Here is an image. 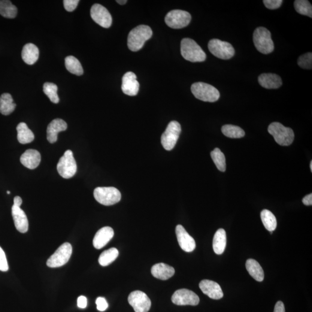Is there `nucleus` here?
<instances>
[{"instance_id":"f257e3e1","label":"nucleus","mask_w":312,"mask_h":312,"mask_svg":"<svg viewBox=\"0 0 312 312\" xmlns=\"http://www.w3.org/2000/svg\"><path fill=\"white\" fill-rule=\"evenodd\" d=\"M153 32L150 27L146 25H139L130 32L127 45L130 50L137 51L144 47L145 42L152 36Z\"/></svg>"},{"instance_id":"f03ea898","label":"nucleus","mask_w":312,"mask_h":312,"mask_svg":"<svg viewBox=\"0 0 312 312\" xmlns=\"http://www.w3.org/2000/svg\"><path fill=\"white\" fill-rule=\"evenodd\" d=\"M181 56L190 62H202L207 58V55L202 48L195 41L190 38H184L181 41Z\"/></svg>"},{"instance_id":"7ed1b4c3","label":"nucleus","mask_w":312,"mask_h":312,"mask_svg":"<svg viewBox=\"0 0 312 312\" xmlns=\"http://www.w3.org/2000/svg\"><path fill=\"white\" fill-rule=\"evenodd\" d=\"M253 39L254 46L260 53L268 54L274 51V44L271 33L265 27H260L254 30Z\"/></svg>"},{"instance_id":"20e7f679","label":"nucleus","mask_w":312,"mask_h":312,"mask_svg":"<svg viewBox=\"0 0 312 312\" xmlns=\"http://www.w3.org/2000/svg\"><path fill=\"white\" fill-rule=\"evenodd\" d=\"M269 134L273 136L277 143L281 146H289L295 139V133L289 127H284L281 123L274 122L268 126Z\"/></svg>"},{"instance_id":"39448f33","label":"nucleus","mask_w":312,"mask_h":312,"mask_svg":"<svg viewBox=\"0 0 312 312\" xmlns=\"http://www.w3.org/2000/svg\"><path fill=\"white\" fill-rule=\"evenodd\" d=\"M191 90L196 99L202 101L213 102L220 98V93L216 88L208 83L196 82L192 84Z\"/></svg>"},{"instance_id":"423d86ee","label":"nucleus","mask_w":312,"mask_h":312,"mask_svg":"<svg viewBox=\"0 0 312 312\" xmlns=\"http://www.w3.org/2000/svg\"><path fill=\"white\" fill-rule=\"evenodd\" d=\"M96 201L105 206L113 205L120 201L121 193L114 187H99L94 191Z\"/></svg>"},{"instance_id":"0eeeda50","label":"nucleus","mask_w":312,"mask_h":312,"mask_svg":"<svg viewBox=\"0 0 312 312\" xmlns=\"http://www.w3.org/2000/svg\"><path fill=\"white\" fill-rule=\"evenodd\" d=\"M57 169L63 178L69 179L74 177L77 171V165L71 150L65 151L57 164Z\"/></svg>"},{"instance_id":"6e6552de","label":"nucleus","mask_w":312,"mask_h":312,"mask_svg":"<svg viewBox=\"0 0 312 312\" xmlns=\"http://www.w3.org/2000/svg\"><path fill=\"white\" fill-rule=\"evenodd\" d=\"M208 49L211 53L217 58L229 60L235 54V49L229 42L218 39H213L209 42Z\"/></svg>"},{"instance_id":"1a4fd4ad","label":"nucleus","mask_w":312,"mask_h":312,"mask_svg":"<svg viewBox=\"0 0 312 312\" xmlns=\"http://www.w3.org/2000/svg\"><path fill=\"white\" fill-rule=\"evenodd\" d=\"M72 247L69 243L63 244L48 260L47 265L50 268H59L65 265L71 258Z\"/></svg>"},{"instance_id":"9d476101","label":"nucleus","mask_w":312,"mask_h":312,"mask_svg":"<svg viewBox=\"0 0 312 312\" xmlns=\"http://www.w3.org/2000/svg\"><path fill=\"white\" fill-rule=\"evenodd\" d=\"M181 132V126L177 121H172L168 124L163 133L161 142L163 147L166 150L174 149Z\"/></svg>"},{"instance_id":"9b49d317","label":"nucleus","mask_w":312,"mask_h":312,"mask_svg":"<svg viewBox=\"0 0 312 312\" xmlns=\"http://www.w3.org/2000/svg\"><path fill=\"white\" fill-rule=\"evenodd\" d=\"M192 16L188 12L182 10H173L166 14L165 22L172 29L184 28L189 25Z\"/></svg>"},{"instance_id":"f8f14e48","label":"nucleus","mask_w":312,"mask_h":312,"mask_svg":"<svg viewBox=\"0 0 312 312\" xmlns=\"http://www.w3.org/2000/svg\"><path fill=\"white\" fill-rule=\"evenodd\" d=\"M128 302L135 312H148L151 307L150 298L141 291H134L130 293Z\"/></svg>"},{"instance_id":"ddd939ff","label":"nucleus","mask_w":312,"mask_h":312,"mask_svg":"<svg viewBox=\"0 0 312 312\" xmlns=\"http://www.w3.org/2000/svg\"><path fill=\"white\" fill-rule=\"evenodd\" d=\"M171 299L174 304L180 306H196L199 303V296L192 291L186 289L176 291Z\"/></svg>"},{"instance_id":"4468645a","label":"nucleus","mask_w":312,"mask_h":312,"mask_svg":"<svg viewBox=\"0 0 312 312\" xmlns=\"http://www.w3.org/2000/svg\"><path fill=\"white\" fill-rule=\"evenodd\" d=\"M90 15L92 19L104 28H109L113 23V18L110 12L101 5H93L91 8Z\"/></svg>"},{"instance_id":"2eb2a0df","label":"nucleus","mask_w":312,"mask_h":312,"mask_svg":"<svg viewBox=\"0 0 312 312\" xmlns=\"http://www.w3.org/2000/svg\"><path fill=\"white\" fill-rule=\"evenodd\" d=\"M179 245L181 249L186 252L195 250L196 244L195 239L188 234L185 229L181 225H178L175 230Z\"/></svg>"},{"instance_id":"dca6fc26","label":"nucleus","mask_w":312,"mask_h":312,"mask_svg":"<svg viewBox=\"0 0 312 312\" xmlns=\"http://www.w3.org/2000/svg\"><path fill=\"white\" fill-rule=\"evenodd\" d=\"M139 83L137 76L132 72H127L122 78V90L126 95L135 96L139 92Z\"/></svg>"},{"instance_id":"f3484780","label":"nucleus","mask_w":312,"mask_h":312,"mask_svg":"<svg viewBox=\"0 0 312 312\" xmlns=\"http://www.w3.org/2000/svg\"><path fill=\"white\" fill-rule=\"evenodd\" d=\"M199 287L203 293L212 299H220L223 297L222 288L215 281L203 280L199 283Z\"/></svg>"},{"instance_id":"a211bd4d","label":"nucleus","mask_w":312,"mask_h":312,"mask_svg":"<svg viewBox=\"0 0 312 312\" xmlns=\"http://www.w3.org/2000/svg\"><path fill=\"white\" fill-rule=\"evenodd\" d=\"M114 230L110 227H104L99 230L93 239V246L97 249H101L114 237Z\"/></svg>"},{"instance_id":"6ab92c4d","label":"nucleus","mask_w":312,"mask_h":312,"mask_svg":"<svg viewBox=\"0 0 312 312\" xmlns=\"http://www.w3.org/2000/svg\"><path fill=\"white\" fill-rule=\"evenodd\" d=\"M12 215L17 231L21 233L27 232L29 229V222L25 212L20 207L13 205L12 207Z\"/></svg>"},{"instance_id":"aec40b11","label":"nucleus","mask_w":312,"mask_h":312,"mask_svg":"<svg viewBox=\"0 0 312 312\" xmlns=\"http://www.w3.org/2000/svg\"><path fill=\"white\" fill-rule=\"evenodd\" d=\"M67 129V124L61 119H56L51 121L47 128V139L50 144H54L57 141V135L60 132L65 131Z\"/></svg>"},{"instance_id":"412c9836","label":"nucleus","mask_w":312,"mask_h":312,"mask_svg":"<svg viewBox=\"0 0 312 312\" xmlns=\"http://www.w3.org/2000/svg\"><path fill=\"white\" fill-rule=\"evenodd\" d=\"M41 159V154L38 151L28 149L21 156L20 162L26 168L34 169L39 165Z\"/></svg>"},{"instance_id":"4be33fe9","label":"nucleus","mask_w":312,"mask_h":312,"mask_svg":"<svg viewBox=\"0 0 312 312\" xmlns=\"http://www.w3.org/2000/svg\"><path fill=\"white\" fill-rule=\"evenodd\" d=\"M175 272L172 266L164 263H156L151 269V274L153 277L162 280H168L173 277Z\"/></svg>"},{"instance_id":"5701e85b","label":"nucleus","mask_w":312,"mask_h":312,"mask_svg":"<svg viewBox=\"0 0 312 312\" xmlns=\"http://www.w3.org/2000/svg\"><path fill=\"white\" fill-rule=\"evenodd\" d=\"M259 83L263 87L268 89H277L282 85V81L279 76L272 73L260 75Z\"/></svg>"},{"instance_id":"b1692460","label":"nucleus","mask_w":312,"mask_h":312,"mask_svg":"<svg viewBox=\"0 0 312 312\" xmlns=\"http://www.w3.org/2000/svg\"><path fill=\"white\" fill-rule=\"evenodd\" d=\"M39 54V49L37 46L33 44H27L23 48L22 57L23 61L27 65H33L37 61Z\"/></svg>"},{"instance_id":"393cba45","label":"nucleus","mask_w":312,"mask_h":312,"mask_svg":"<svg viewBox=\"0 0 312 312\" xmlns=\"http://www.w3.org/2000/svg\"><path fill=\"white\" fill-rule=\"evenodd\" d=\"M227 244V236L225 230L220 229L217 230L214 235L213 240V249L214 253L222 254L226 249Z\"/></svg>"},{"instance_id":"a878e982","label":"nucleus","mask_w":312,"mask_h":312,"mask_svg":"<svg viewBox=\"0 0 312 312\" xmlns=\"http://www.w3.org/2000/svg\"><path fill=\"white\" fill-rule=\"evenodd\" d=\"M248 272L254 279L257 281H263L264 279V273L260 263L254 259H248L246 263Z\"/></svg>"},{"instance_id":"bb28decb","label":"nucleus","mask_w":312,"mask_h":312,"mask_svg":"<svg viewBox=\"0 0 312 312\" xmlns=\"http://www.w3.org/2000/svg\"><path fill=\"white\" fill-rule=\"evenodd\" d=\"M16 130L17 140L19 143L22 144H29L34 140V135L25 123H20L17 125Z\"/></svg>"},{"instance_id":"cd10ccee","label":"nucleus","mask_w":312,"mask_h":312,"mask_svg":"<svg viewBox=\"0 0 312 312\" xmlns=\"http://www.w3.org/2000/svg\"><path fill=\"white\" fill-rule=\"evenodd\" d=\"M16 106L10 94L4 93L0 97V113L1 114L6 116L10 115L13 113Z\"/></svg>"},{"instance_id":"c85d7f7f","label":"nucleus","mask_w":312,"mask_h":312,"mask_svg":"<svg viewBox=\"0 0 312 312\" xmlns=\"http://www.w3.org/2000/svg\"><path fill=\"white\" fill-rule=\"evenodd\" d=\"M17 10L16 6L8 0H0V15L3 17L13 19L16 16Z\"/></svg>"},{"instance_id":"c756f323","label":"nucleus","mask_w":312,"mask_h":312,"mask_svg":"<svg viewBox=\"0 0 312 312\" xmlns=\"http://www.w3.org/2000/svg\"><path fill=\"white\" fill-rule=\"evenodd\" d=\"M66 69L71 73L81 76L83 74V69L79 60L74 56L66 57L65 59Z\"/></svg>"},{"instance_id":"7c9ffc66","label":"nucleus","mask_w":312,"mask_h":312,"mask_svg":"<svg viewBox=\"0 0 312 312\" xmlns=\"http://www.w3.org/2000/svg\"><path fill=\"white\" fill-rule=\"evenodd\" d=\"M261 219L263 226L268 231L272 232L277 228V220L275 215L267 210L262 211Z\"/></svg>"},{"instance_id":"2f4dec72","label":"nucleus","mask_w":312,"mask_h":312,"mask_svg":"<svg viewBox=\"0 0 312 312\" xmlns=\"http://www.w3.org/2000/svg\"><path fill=\"white\" fill-rule=\"evenodd\" d=\"M119 256V251L116 248H111L110 249L105 250L99 257V262L102 266H108Z\"/></svg>"},{"instance_id":"473e14b6","label":"nucleus","mask_w":312,"mask_h":312,"mask_svg":"<svg viewBox=\"0 0 312 312\" xmlns=\"http://www.w3.org/2000/svg\"><path fill=\"white\" fill-rule=\"evenodd\" d=\"M223 134L227 137L241 138L244 137L245 132L243 129L237 126L226 125L222 127Z\"/></svg>"},{"instance_id":"72a5a7b5","label":"nucleus","mask_w":312,"mask_h":312,"mask_svg":"<svg viewBox=\"0 0 312 312\" xmlns=\"http://www.w3.org/2000/svg\"><path fill=\"white\" fill-rule=\"evenodd\" d=\"M215 165L219 171L225 172L226 169V163L225 154L219 148H215L211 153Z\"/></svg>"},{"instance_id":"f704fd0d","label":"nucleus","mask_w":312,"mask_h":312,"mask_svg":"<svg viewBox=\"0 0 312 312\" xmlns=\"http://www.w3.org/2000/svg\"><path fill=\"white\" fill-rule=\"evenodd\" d=\"M295 8L298 14L312 17V6L307 0H296Z\"/></svg>"},{"instance_id":"c9c22d12","label":"nucleus","mask_w":312,"mask_h":312,"mask_svg":"<svg viewBox=\"0 0 312 312\" xmlns=\"http://www.w3.org/2000/svg\"><path fill=\"white\" fill-rule=\"evenodd\" d=\"M44 92L54 104H58L59 98L57 95L58 88L56 84L53 83L47 82L44 84Z\"/></svg>"},{"instance_id":"e433bc0d","label":"nucleus","mask_w":312,"mask_h":312,"mask_svg":"<svg viewBox=\"0 0 312 312\" xmlns=\"http://www.w3.org/2000/svg\"><path fill=\"white\" fill-rule=\"evenodd\" d=\"M298 65L300 67L306 69L312 68V54L307 53L302 54L298 59Z\"/></svg>"},{"instance_id":"4c0bfd02","label":"nucleus","mask_w":312,"mask_h":312,"mask_svg":"<svg viewBox=\"0 0 312 312\" xmlns=\"http://www.w3.org/2000/svg\"><path fill=\"white\" fill-rule=\"evenodd\" d=\"M9 266L7 257H6L4 251L0 246V271L7 272L8 271Z\"/></svg>"},{"instance_id":"58836bf2","label":"nucleus","mask_w":312,"mask_h":312,"mask_svg":"<svg viewBox=\"0 0 312 312\" xmlns=\"http://www.w3.org/2000/svg\"><path fill=\"white\" fill-rule=\"evenodd\" d=\"M265 7L269 10H276L280 7L283 1L281 0H264L263 1Z\"/></svg>"},{"instance_id":"ea45409f","label":"nucleus","mask_w":312,"mask_h":312,"mask_svg":"<svg viewBox=\"0 0 312 312\" xmlns=\"http://www.w3.org/2000/svg\"><path fill=\"white\" fill-rule=\"evenodd\" d=\"M79 0H64L63 4L66 11L68 12L74 11L77 8Z\"/></svg>"},{"instance_id":"a19ab883","label":"nucleus","mask_w":312,"mask_h":312,"mask_svg":"<svg viewBox=\"0 0 312 312\" xmlns=\"http://www.w3.org/2000/svg\"><path fill=\"white\" fill-rule=\"evenodd\" d=\"M96 304L97 308L99 311H105L108 307V304L106 299L103 297H99L97 298Z\"/></svg>"},{"instance_id":"79ce46f5","label":"nucleus","mask_w":312,"mask_h":312,"mask_svg":"<svg viewBox=\"0 0 312 312\" xmlns=\"http://www.w3.org/2000/svg\"><path fill=\"white\" fill-rule=\"evenodd\" d=\"M78 307L81 309L86 308L87 305V300L86 296H79L77 301Z\"/></svg>"},{"instance_id":"37998d69","label":"nucleus","mask_w":312,"mask_h":312,"mask_svg":"<svg viewBox=\"0 0 312 312\" xmlns=\"http://www.w3.org/2000/svg\"><path fill=\"white\" fill-rule=\"evenodd\" d=\"M274 312H285V307L281 301H278L275 305Z\"/></svg>"},{"instance_id":"c03bdc74","label":"nucleus","mask_w":312,"mask_h":312,"mask_svg":"<svg viewBox=\"0 0 312 312\" xmlns=\"http://www.w3.org/2000/svg\"><path fill=\"white\" fill-rule=\"evenodd\" d=\"M302 202L305 205L310 206L312 205V194L304 197L302 199Z\"/></svg>"},{"instance_id":"a18cd8bd","label":"nucleus","mask_w":312,"mask_h":312,"mask_svg":"<svg viewBox=\"0 0 312 312\" xmlns=\"http://www.w3.org/2000/svg\"><path fill=\"white\" fill-rule=\"evenodd\" d=\"M22 204V199L19 196L15 197L14 199V205L20 207Z\"/></svg>"},{"instance_id":"49530a36","label":"nucleus","mask_w":312,"mask_h":312,"mask_svg":"<svg viewBox=\"0 0 312 312\" xmlns=\"http://www.w3.org/2000/svg\"><path fill=\"white\" fill-rule=\"evenodd\" d=\"M116 2L120 5H124L126 4L127 1H126V0H125V1H124V0H119V1H116Z\"/></svg>"},{"instance_id":"de8ad7c7","label":"nucleus","mask_w":312,"mask_h":312,"mask_svg":"<svg viewBox=\"0 0 312 312\" xmlns=\"http://www.w3.org/2000/svg\"><path fill=\"white\" fill-rule=\"evenodd\" d=\"M311 171L312 172V161L311 162L310 164Z\"/></svg>"},{"instance_id":"09e8293b","label":"nucleus","mask_w":312,"mask_h":312,"mask_svg":"<svg viewBox=\"0 0 312 312\" xmlns=\"http://www.w3.org/2000/svg\"><path fill=\"white\" fill-rule=\"evenodd\" d=\"M7 194H8V195H10V191H8V192H7Z\"/></svg>"}]
</instances>
